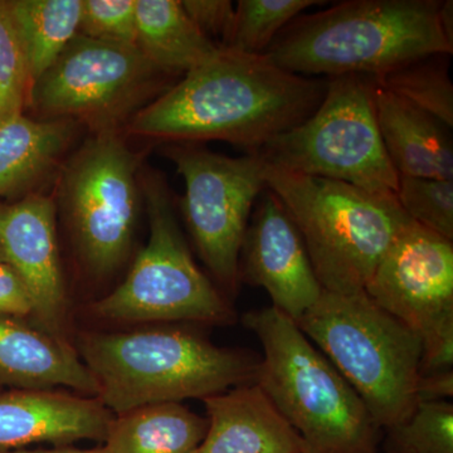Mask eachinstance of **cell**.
<instances>
[{
  "instance_id": "cell-9",
  "label": "cell",
  "mask_w": 453,
  "mask_h": 453,
  "mask_svg": "<svg viewBox=\"0 0 453 453\" xmlns=\"http://www.w3.org/2000/svg\"><path fill=\"white\" fill-rule=\"evenodd\" d=\"M145 196L150 235L127 280L95 305L112 320H228L229 309L190 255L162 175L146 174Z\"/></svg>"
},
{
  "instance_id": "cell-8",
  "label": "cell",
  "mask_w": 453,
  "mask_h": 453,
  "mask_svg": "<svg viewBox=\"0 0 453 453\" xmlns=\"http://www.w3.org/2000/svg\"><path fill=\"white\" fill-rule=\"evenodd\" d=\"M136 47L77 35L33 82L28 105L41 120H71L95 134L119 131L172 86Z\"/></svg>"
},
{
  "instance_id": "cell-32",
  "label": "cell",
  "mask_w": 453,
  "mask_h": 453,
  "mask_svg": "<svg viewBox=\"0 0 453 453\" xmlns=\"http://www.w3.org/2000/svg\"><path fill=\"white\" fill-rule=\"evenodd\" d=\"M2 262H4V258H3L2 253H0V264H2Z\"/></svg>"
},
{
  "instance_id": "cell-13",
  "label": "cell",
  "mask_w": 453,
  "mask_h": 453,
  "mask_svg": "<svg viewBox=\"0 0 453 453\" xmlns=\"http://www.w3.org/2000/svg\"><path fill=\"white\" fill-rule=\"evenodd\" d=\"M259 196L241 249L240 276L264 288L273 308L297 323L324 290L299 229L281 201L270 189Z\"/></svg>"
},
{
  "instance_id": "cell-6",
  "label": "cell",
  "mask_w": 453,
  "mask_h": 453,
  "mask_svg": "<svg viewBox=\"0 0 453 453\" xmlns=\"http://www.w3.org/2000/svg\"><path fill=\"white\" fill-rule=\"evenodd\" d=\"M296 324L356 389L381 429L416 410L422 339L365 291H323Z\"/></svg>"
},
{
  "instance_id": "cell-21",
  "label": "cell",
  "mask_w": 453,
  "mask_h": 453,
  "mask_svg": "<svg viewBox=\"0 0 453 453\" xmlns=\"http://www.w3.org/2000/svg\"><path fill=\"white\" fill-rule=\"evenodd\" d=\"M207 419L179 403L146 405L112 419L105 438L109 453H195Z\"/></svg>"
},
{
  "instance_id": "cell-20",
  "label": "cell",
  "mask_w": 453,
  "mask_h": 453,
  "mask_svg": "<svg viewBox=\"0 0 453 453\" xmlns=\"http://www.w3.org/2000/svg\"><path fill=\"white\" fill-rule=\"evenodd\" d=\"M138 49L163 73L186 74L219 52L189 19L180 0H136Z\"/></svg>"
},
{
  "instance_id": "cell-16",
  "label": "cell",
  "mask_w": 453,
  "mask_h": 453,
  "mask_svg": "<svg viewBox=\"0 0 453 453\" xmlns=\"http://www.w3.org/2000/svg\"><path fill=\"white\" fill-rule=\"evenodd\" d=\"M203 402L207 432L195 453H306L297 432L256 383Z\"/></svg>"
},
{
  "instance_id": "cell-30",
  "label": "cell",
  "mask_w": 453,
  "mask_h": 453,
  "mask_svg": "<svg viewBox=\"0 0 453 453\" xmlns=\"http://www.w3.org/2000/svg\"><path fill=\"white\" fill-rule=\"evenodd\" d=\"M31 297L22 280L13 268L0 264V316H25L32 314Z\"/></svg>"
},
{
  "instance_id": "cell-23",
  "label": "cell",
  "mask_w": 453,
  "mask_h": 453,
  "mask_svg": "<svg viewBox=\"0 0 453 453\" xmlns=\"http://www.w3.org/2000/svg\"><path fill=\"white\" fill-rule=\"evenodd\" d=\"M449 55L422 57L388 73L372 77L375 85L388 89L418 107L449 129L453 127V85Z\"/></svg>"
},
{
  "instance_id": "cell-26",
  "label": "cell",
  "mask_w": 453,
  "mask_h": 453,
  "mask_svg": "<svg viewBox=\"0 0 453 453\" xmlns=\"http://www.w3.org/2000/svg\"><path fill=\"white\" fill-rule=\"evenodd\" d=\"M395 196L416 225L453 242V180L399 175Z\"/></svg>"
},
{
  "instance_id": "cell-3",
  "label": "cell",
  "mask_w": 453,
  "mask_h": 453,
  "mask_svg": "<svg viewBox=\"0 0 453 453\" xmlns=\"http://www.w3.org/2000/svg\"><path fill=\"white\" fill-rule=\"evenodd\" d=\"M243 321L262 345L255 383L306 453H380L381 428L365 402L292 319L268 308Z\"/></svg>"
},
{
  "instance_id": "cell-27",
  "label": "cell",
  "mask_w": 453,
  "mask_h": 453,
  "mask_svg": "<svg viewBox=\"0 0 453 453\" xmlns=\"http://www.w3.org/2000/svg\"><path fill=\"white\" fill-rule=\"evenodd\" d=\"M32 80L7 0H0V122L25 113Z\"/></svg>"
},
{
  "instance_id": "cell-31",
  "label": "cell",
  "mask_w": 453,
  "mask_h": 453,
  "mask_svg": "<svg viewBox=\"0 0 453 453\" xmlns=\"http://www.w3.org/2000/svg\"><path fill=\"white\" fill-rule=\"evenodd\" d=\"M0 453H109L105 447L100 449H37V451H26V449H9V451H0Z\"/></svg>"
},
{
  "instance_id": "cell-24",
  "label": "cell",
  "mask_w": 453,
  "mask_h": 453,
  "mask_svg": "<svg viewBox=\"0 0 453 453\" xmlns=\"http://www.w3.org/2000/svg\"><path fill=\"white\" fill-rule=\"evenodd\" d=\"M326 4L325 0H240L234 26L222 47L264 55L292 20L308 8Z\"/></svg>"
},
{
  "instance_id": "cell-19",
  "label": "cell",
  "mask_w": 453,
  "mask_h": 453,
  "mask_svg": "<svg viewBox=\"0 0 453 453\" xmlns=\"http://www.w3.org/2000/svg\"><path fill=\"white\" fill-rule=\"evenodd\" d=\"M80 124L25 113L0 122V198L26 192L64 162Z\"/></svg>"
},
{
  "instance_id": "cell-22",
  "label": "cell",
  "mask_w": 453,
  "mask_h": 453,
  "mask_svg": "<svg viewBox=\"0 0 453 453\" xmlns=\"http://www.w3.org/2000/svg\"><path fill=\"white\" fill-rule=\"evenodd\" d=\"M32 85L79 35L82 0H7Z\"/></svg>"
},
{
  "instance_id": "cell-1",
  "label": "cell",
  "mask_w": 453,
  "mask_h": 453,
  "mask_svg": "<svg viewBox=\"0 0 453 453\" xmlns=\"http://www.w3.org/2000/svg\"><path fill=\"white\" fill-rule=\"evenodd\" d=\"M326 88L327 79L288 73L265 53L219 47L135 113L127 130L174 144L220 140L256 154L308 120Z\"/></svg>"
},
{
  "instance_id": "cell-12",
  "label": "cell",
  "mask_w": 453,
  "mask_h": 453,
  "mask_svg": "<svg viewBox=\"0 0 453 453\" xmlns=\"http://www.w3.org/2000/svg\"><path fill=\"white\" fill-rule=\"evenodd\" d=\"M165 155L186 184L183 213L199 255L234 288L253 205L267 189L266 163L258 154L231 157L196 144H174Z\"/></svg>"
},
{
  "instance_id": "cell-29",
  "label": "cell",
  "mask_w": 453,
  "mask_h": 453,
  "mask_svg": "<svg viewBox=\"0 0 453 453\" xmlns=\"http://www.w3.org/2000/svg\"><path fill=\"white\" fill-rule=\"evenodd\" d=\"M181 7L208 40L222 47L234 26V3L229 0H180Z\"/></svg>"
},
{
  "instance_id": "cell-4",
  "label": "cell",
  "mask_w": 453,
  "mask_h": 453,
  "mask_svg": "<svg viewBox=\"0 0 453 453\" xmlns=\"http://www.w3.org/2000/svg\"><path fill=\"white\" fill-rule=\"evenodd\" d=\"M81 351L98 401L119 416L255 383L259 362L179 330L94 334Z\"/></svg>"
},
{
  "instance_id": "cell-7",
  "label": "cell",
  "mask_w": 453,
  "mask_h": 453,
  "mask_svg": "<svg viewBox=\"0 0 453 453\" xmlns=\"http://www.w3.org/2000/svg\"><path fill=\"white\" fill-rule=\"evenodd\" d=\"M372 91V77L363 74L327 79L323 101L308 120L256 154L288 172L395 196L399 175L381 140Z\"/></svg>"
},
{
  "instance_id": "cell-15",
  "label": "cell",
  "mask_w": 453,
  "mask_h": 453,
  "mask_svg": "<svg viewBox=\"0 0 453 453\" xmlns=\"http://www.w3.org/2000/svg\"><path fill=\"white\" fill-rule=\"evenodd\" d=\"M112 414L100 401L49 390L0 395V451L32 443L105 441Z\"/></svg>"
},
{
  "instance_id": "cell-2",
  "label": "cell",
  "mask_w": 453,
  "mask_h": 453,
  "mask_svg": "<svg viewBox=\"0 0 453 453\" xmlns=\"http://www.w3.org/2000/svg\"><path fill=\"white\" fill-rule=\"evenodd\" d=\"M453 53L441 0H345L301 14L265 55L306 77H378L431 55Z\"/></svg>"
},
{
  "instance_id": "cell-5",
  "label": "cell",
  "mask_w": 453,
  "mask_h": 453,
  "mask_svg": "<svg viewBox=\"0 0 453 453\" xmlns=\"http://www.w3.org/2000/svg\"><path fill=\"white\" fill-rule=\"evenodd\" d=\"M266 163V162H265ZM267 189L299 229L324 291H365L390 246L413 220L395 196L268 165Z\"/></svg>"
},
{
  "instance_id": "cell-28",
  "label": "cell",
  "mask_w": 453,
  "mask_h": 453,
  "mask_svg": "<svg viewBox=\"0 0 453 453\" xmlns=\"http://www.w3.org/2000/svg\"><path fill=\"white\" fill-rule=\"evenodd\" d=\"M80 35L138 49L136 0H82Z\"/></svg>"
},
{
  "instance_id": "cell-25",
  "label": "cell",
  "mask_w": 453,
  "mask_h": 453,
  "mask_svg": "<svg viewBox=\"0 0 453 453\" xmlns=\"http://www.w3.org/2000/svg\"><path fill=\"white\" fill-rule=\"evenodd\" d=\"M384 431V453H453V404L419 402L407 419Z\"/></svg>"
},
{
  "instance_id": "cell-17",
  "label": "cell",
  "mask_w": 453,
  "mask_h": 453,
  "mask_svg": "<svg viewBox=\"0 0 453 453\" xmlns=\"http://www.w3.org/2000/svg\"><path fill=\"white\" fill-rule=\"evenodd\" d=\"M372 98L381 140L398 175L453 180L449 127L375 83Z\"/></svg>"
},
{
  "instance_id": "cell-18",
  "label": "cell",
  "mask_w": 453,
  "mask_h": 453,
  "mask_svg": "<svg viewBox=\"0 0 453 453\" xmlns=\"http://www.w3.org/2000/svg\"><path fill=\"white\" fill-rule=\"evenodd\" d=\"M0 383L25 389L70 387L97 393L88 366L61 340L0 316Z\"/></svg>"
},
{
  "instance_id": "cell-11",
  "label": "cell",
  "mask_w": 453,
  "mask_h": 453,
  "mask_svg": "<svg viewBox=\"0 0 453 453\" xmlns=\"http://www.w3.org/2000/svg\"><path fill=\"white\" fill-rule=\"evenodd\" d=\"M365 292L422 339L421 374L453 372V243L412 223Z\"/></svg>"
},
{
  "instance_id": "cell-10",
  "label": "cell",
  "mask_w": 453,
  "mask_h": 453,
  "mask_svg": "<svg viewBox=\"0 0 453 453\" xmlns=\"http://www.w3.org/2000/svg\"><path fill=\"white\" fill-rule=\"evenodd\" d=\"M139 159L119 131L95 134L64 168L61 199L80 251L98 273L127 258L138 217Z\"/></svg>"
},
{
  "instance_id": "cell-14",
  "label": "cell",
  "mask_w": 453,
  "mask_h": 453,
  "mask_svg": "<svg viewBox=\"0 0 453 453\" xmlns=\"http://www.w3.org/2000/svg\"><path fill=\"white\" fill-rule=\"evenodd\" d=\"M0 253L26 286L44 333L61 340L65 296L52 198L35 193L0 203Z\"/></svg>"
}]
</instances>
